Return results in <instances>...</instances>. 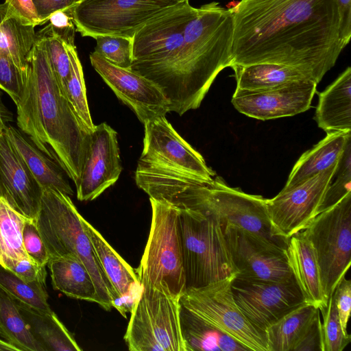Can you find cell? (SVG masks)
Instances as JSON below:
<instances>
[{
  "mask_svg": "<svg viewBox=\"0 0 351 351\" xmlns=\"http://www.w3.org/2000/svg\"><path fill=\"white\" fill-rule=\"evenodd\" d=\"M75 0H33L37 14L43 25L54 12L66 9L75 5Z\"/></svg>",
  "mask_w": 351,
  "mask_h": 351,
  "instance_id": "cell-45",
  "label": "cell"
},
{
  "mask_svg": "<svg viewBox=\"0 0 351 351\" xmlns=\"http://www.w3.org/2000/svg\"><path fill=\"white\" fill-rule=\"evenodd\" d=\"M27 219L0 197V256L17 260L30 258L23 241V230Z\"/></svg>",
  "mask_w": 351,
  "mask_h": 351,
  "instance_id": "cell-31",
  "label": "cell"
},
{
  "mask_svg": "<svg viewBox=\"0 0 351 351\" xmlns=\"http://www.w3.org/2000/svg\"><path fill=\"white\" fill-rule=\"evenodd\" d=\"M337 164L302 183L266 199L271 235L287 240L304 230L319 214L324 195L332 182Z\"/></svg>",
  "mask_w": 351,
  "mask_h": 351,
  "instance_id": "cell-13",
  "label": "cell"
},
{
  "mask_svg": "<svg viewBox=\"0 0 351 351\" xmlns=\"http://www.w3.org/2000/svg\"><path fill=\"white\" fill-rule=\"evenodd\" d=\"M81 1H82V0H75V3H79V2H80Z\"/></svg>",
  "mask_w": 351,
  "mask_h": 351,
  "instance_id": "cell-51",
  "label": "cell"
},
{
  "mask_svg": "<svg viewBox=\"0 0 351 351\" xmlns=\"http://www.w3.org/2000/svg\"><path fill=\"white\" fill-rule=\"evenodd\" d=\"M293 351H324L322 322L317 309Z\"/></svg>",
  "mask_w": 351,
  "mask_h": 351,
  "instance_id": "cell-42",
  "label": "cell"
},
{
  "mask_svg": "<svg viewBox=\"0 0 351 351\" xmlns=\"http://www.w3.org/2000/svg\"><path fill=\"white\" fill-rule=\"evenodd\" d=\"M233 32L231 8L178 3L134 34L130 69L155 83L170 112L182 115L199 108L217 75L231 66Z\"/></svg>",
  "mask_w": 351,
  "mask_h": 351,
  "instance_id": "cell-1",
  "label": "cell"
},
{
  "mask_svg": "<svg viewBox=\"0 0 351 351\" xmlns=\"http://www.w3.org/2000/svg\"><path fill=\"white\" fill-rule=\"evenodd\" d=\"M177 3L174 0H82L71 7V12L82 36L132 39L149 20Z\"/></svg>",
  "mask_w": 351,
  "mask_h": 351,
  "instance_id": "cell-9",
  "label": "cell"
},
{
  "mask_svg": "<svg viewBox=\"0 0 351 351\" xmlns=\"http://www.w3.org/2000/svg\"><path fill=\"white\" fill-rule=\"evenodd\" d=\"M23 241L28 256L39 265L47 266L49 256L35 219L26 220L23 230Z\"/></svg>",
  "mask_w": 351,
  "mask_h": 351,
  "instance_id": "cell-41",
  "label": "cell"
},
{
  "mask_svg": "<svg viewBox=\"0 0 351 351\" xmlns=\"http://www.w3.org/2000/svg\"><path fill=\"white\" fill-rule=\"evenodd\" d=\"M178 3H182V2H185V1H189V0H174Z\"/></svg>",
  "mask_w": 351,
  "mask_h": 351,
  "instance_id": "cell-50",
  "label": "cell"
},
{
  "mask_svg": "<svg viewBox=\"0 0 351 351\" xmlns=\"http://www.w3.org/2000/svg\"><path fill=\"white\" fill-rule=\"evenodd\" d=\"M317 85L314 80L306 79L267 89H235L231 101L237 110L254 119L291 117L311 108Z\"/></svg>",
  "mask_w": 351,
  "mask_h": 351,
  "instance_id": "cell-17",
  "label": "cell"
},
{
  "mask_svg": "<svg viewBox=\"0 0 351 351\" xmlns=\"http://www.w3.org/2000/svg\"><path fill=\"white\" fill-rule=\"evenodd\" d=\"M4 133L43 189H51L69 196L73 195L69 177L58 162L46 156L19 129L7 125Z\"/></svg>",
  "mask_w": 351,
  "mask_h": 351,
  "instance_id": "cell-21",
  "label": "cell"
},
{
  "mask_svg": "<svg viewBox=\"0 0 351 351\" xmlns=\"http://www.w3.org/2000/svg\"><path fill=\"white\" fill-rule=\"evenodd\" d=\"M319 309L323 317L324 351H342L350 343L351 336L342 330L333 293L327 304Z\"/></svg>",
  "mask_w": 351,
  "mask_h": 351,
  "instance_id": "cell-35",
  "label": "cell"
},
{
  "mask_svg": "<svg viewBox=\"0 0 351 351\" xmlns=\"http://www.w3.org/2000/svg\"><path fill=\"white\" fill-rule=\"evenodd\" d=\"M337 1L340 19V38L345 48L351 38V0H337Z\"/></svg>",
  "mask_w": 351,
  "mask_h": 351,
  "instance_id": "cell-46",
  "label": "cell"
},
{
  "mask_svg": "<svg viewBox=\"0 0 351 351\" xmlns=\"http://www.w3.org/2000/svg\"><path fill=\"white\" fill-rule=\"evenodd\" d=\"M0 290L17 302L36 311L49 313L52 310L48 303L45 285L39 282H28L0 265Z\"/></svg>",
  "mask_w": 351,
  "mask_h": 351,
  "instance_id": "cell-32",
  "label": "cell"
},
{
  "mask_svg": "<svg viewBox=\"0 0 351 351\" xmlns=\"http://www.w3.org/2000/svg\"><path fill=\"white\" fill-rule=\"evenodd\" d=\"M236 276L205 287L186 289L180 304L250 351H268L265 335L252 326L235 302L231 284Z\"/></svg>",
  "mask_w": 351,
  "mask_h": 351,
  "instance_id": "cell-10",
  "label": "cell"
},
{
  "mask_svg": "<svg viewBox=\"0 0 351 351\" xmlns=\"http://www.w3.org/2000/svg\"><path fill=\"white\" fill-rule=\"evenodd\" d=\"M0 351H17L15 348L0 339Z\"/></svg>",
  "mask_w": 351,
  "mask_h": 351,
  "instance_id": "cell-48",
  "label": "cell"
},
{
  "mask_svg": "<svg viewBox=\"0 0 351 351\" xmlns=\"http://www.w3.org/2000/svg\"><path fill=\"white\" fill-rule=\"evenodd\" d=\"M0 265L24 280L46 283V266L39 265L30 258L17 260L0 256Z\"/></svg>",
  "mask_w": 351,
  "mask_h": 351,
  "instance_id": "cell-40",
  "label": "cell"
},
{
  "mask_svg": "<svg viewBox=\"0 0 351 351\" xmlns=\"http://www.w3.org/2000/svg\"><path fill=\"white\" fill-rule=\"evenodd\" d=\"M289 266L305 300L319 308L328 300L322 285L315 251L304 231L288 239L286 247Z\"/></svg>",
  "mask_w": 351,
  "mask_h": 351,
  "instance_id": "cell-20",
  "label": "cell"
},
{
  "mask_svg": "<svg viewBox=\"0 0 351 351\" xmlns=\"http://www.w3.org/2000/svg\"><path fill=\"white\" fill-rule=\"evenodd\" d=\"M315 251L327 300L351 264V193L303 230Z\"/></svg>",
  "mask_w": 351,
  "mask_h": 351,
  "instance_id": "cell-8",
  "label": "cell"
},
{
  "mask_svg": "<svg viewBox=\"0 0 351 351\" xmlns=\"http://www.w3.org/2000/svg\"><path fill=\"white\" fill-rule=\"evenodd\" d=\"M1 96L0 91V125L5 128L8 123L13 121V114L3 104Z\"/></svg>",
  "mask_w": 351,
  "mask_h": 351,
  "instance_id": "cell-47",
  "label": "cell"
},
{
  "mask_svg": "<svg viewBox=\"0 0 351 351\" xmlns=\"http://www.w3.org/2000/svg\"><path fill=\"white\" fill-rule=\"evenodd\" d=\"M335 180L330 183L319 208V213L338 203L351 193V139L345 147L335 173Z\"/></svg>",
  "mask_w": 351,
  "mask_h": 351,
  "instance_id": "cell-34",
  "label": "cell"
},
{
  "mask_svg": "<svg viewBox=\"0 0 351 351\" xmlns=\"http://www.w3.org/2000/svg\"><path fill=\"white\" fill-rule=\"evenodd\" d=\"M24 75L10 58L0 53V88L16 103L22 93Z\"/></svg>",
  "mask_w": 351,
  "mask_h": 351,
  "instance_id": "cell-39",
  "label": "cell"
},
{
  "mask_svg": "<svg viewBox=\"0 0 351 351\" xmlns=\"http://www.w3.org/2000/svg\"><path fill=\"white\" fill-rule=\"evenodd\" d=\"M238 90H256L282 86L295 81L311 79L299 70L276 63H256L232 66Z\"/></svg>",
  "mask_w": 351,
  "mask_h": 351,
  "instance_id": "cell-27",
  "label": "cell"
},
{
  "mask_svg": "<svg viewBox=\"0 0 351 351\" xmlns=\"http://www.w3.org/2000/svg\"><path fill=\"white\" fill-rule=\"evenodd\" d=\"M48 25L41 29L38 34H55L69 45H74L75 25L73 19L71 7L59 10L52 13L47 19Z\"/></svg>",
  "mask_w": 351,
  "mask_h": 351,
  "instance_id": "cell-38",
  "label": "cell"
},
{
  "mask_svg": "<svg viewBox=\"0 0 351 351\" xmlns=\"http://www.w3.org/2000/svg\"><path fill=\"white\" fill-rule=\"evenodd\" d=\"M333 295L342 330L346 335H349L347 326L351 309V281L343 277L337 284Z\"/></svg>",
  "mask_w": 351,
  "mask_h": 351,
  "instance_id": "cell-43",
  "label": "cell"
},
{
  "mask_svg": "<svg viewBox=\"0 0 351 351\" xmlns=\"http://www.w3.org/2000/svg\"><path fill=\"white\" fill-rule=\"evenodd\" d=\"M318 95L314 117L318 127L326 133L351 132V68Z\"/></svg>",
  "mask_w": 351,
  "mask_h": 351,
  "instance_id": "cell-22",
  "label": "cell"
},
{
  "mask_svg": "<svg viewBox=\"0 0 351 351\" xmlns=\"http://www.w3.org/2000/svg\"><path fill=\"white\" fill-rule=\"evenodd\" d=\"M27 63L22 93L15 103L17 125L75 184L82 171L90 132L60 88L44 36L38 34Z\"/></svg>",
  "mask_w": 351,
  "mask_h": 351,
  "instance_id": "cell-3",
  "label": "cell"
},
{
  "mask_svg": "<svg viewBox=\"0 0 351 351\" xmlns=\"http://www.w3.org/2000/svg\"><path fill=\"white\" fill-rule=\"evenodd\" d=\"M90 63L116 96L135 113L138 120L146 121L170 112V103L153 82L130 69L115 66L95 51Z\"/></svg>",
  "mask_w": 351,
  "mask_h": 351,
  "instance_id": "cell-15",
  "label": "cell"
},
{
  "mask_svg": "<svg viewBox=\"0 0 351 351\" xmlns=\"http://www.w3.org/2000/svg\"><path fill=\"white\" fill-rule=\"evenodd\" d=\"M43 36H45V48L51 67L61 90L66 96L65 84L71 73V60L66 43L55 34Z\"/></svg>",
  "mask_w": 351,
  "mask_h": 351,
  "instance_id": "cell-37",
  "label": "cell"
},
{
  "mask_svg": "<svg viewBox=\"0 0 351 351\" xmlns=\"http://www.w3.org/2000/svg\"><path fill=\"white\" fill-rule=\"evenodd\" d=\"M231 10L230 67L280 64L318 84L344 49L337 0H241Z\"/></svg>",
  "mask_w": 351,
  "mask_h": 351,
  "instance_id": "cell-2",
  "label": "cell"
},
{
  "mask_svg": "<svg viewBox=\"0 0 351 351\" xmlns=\"http://www.w3.org/2000/svg\"><path fill=\"white\" fill-rule=\"evenodd\" d=\"M47 266L50 271L54 290L71 298L101 304L93 279L87 267L77 257L67 254L51 258Z\"/></svg>",
  "mask_w": 351,
  "mask_h": 351,
  "instance_id": "cell-24",
  "label": "cell"
},
{
  "mask_svg": "<svg viewBox=\"0 0 351 351\" xmlns=\"http://www.w3.org/2000/svg\"><path fill=\"white\" fill-rule=\"evenodd\" d=\"M82 223L100 265L115 293L113 308L126 317V313L131 312L142 291L136 272L84 217Z\"/></svg>",
  "mask_w": 351,
  "mask_h": 351,
  "instance_id": "cell-19",
  "label": "cell"
},
{
  "mask_svg": "<svg viewBox=\"0 0 351 351\" xmlns=\"http://www.w3.org/2000/svg\"><path fill=\"white\" fill-rule=\"evenodd\" d=\"M178 228L186 289L205 287L238 274L222 227L213 217L197 210L178 209Z\"/></svg>",
  "mask_w": 351,
  "mask_h": 351,
  "instance_id": "cell-5",
  "label": "cell"
},
{
  "mask_svg": "<svg viewBox=\"0 0 351 351\" xmlns=\"http://www.w3.org/2000/svg\"><path fill=\"white\" fill-rule=\"evenodd\" d=\"M34 27L22 24L5 3H0V53L10 58L24 75L27 57L38 38Z\"/></svg>",
  "mask_w": 351,
  "mask_h": 351,
  "instance_id": "cell-28",
  "label": "cell"
},
{
  "mask_svg": "<svg viewBox=\"0 0 351 351\" xmlns=\"http://www.w3.org/2000/svg\"><path fill=\"white\" fill-rule=\"evenodd\" d=\"M0 337L17 351H44L33 336L16 302L1 290Z\"/></svg>",
  "mask_w": 351,
  "mask_h": 351,
  "instance_id": "cell-30",
  "label": "cell"
},
{
  "mask_svg": "<svg viewBox=\"0 0 351 351\" xmlns=\"http://www.w3.org/2000/svg\"><path fill=\"white\" fill-rule=\"evenodd\" d=\"M96 40L95 52L111 64L125 69H130L132 61V42L131 38L101 35Z\"/></svg>",
  "mask_w": 351,
  "mask_h": 351,
  "instance_id": "cell-36",
  "label": "cell"
},
{
  "mask_svg": "<svg viewBox=\"0 0 351 351\" xmlns=\"http://www.w3.org/2000/svg\"><path fill=\"white\" fill-rule=\"evenodd\" d=\"M180 298L165 287L142 289L124 336L130 351H186L180 324Z\"/></svg>",
  "mask_w": 351,
  "mask_h": 351,
  "instance_id": "cell-7",
  "label": "cell"
},
{
  "mask_svg": "<svg viewBox=\"0 0 351 351\" xmlns=\"http://www.w3.org/2000/svg\"><path fill=\"white\" fill-rule=\"evenodd\" d=\"M82 217L70 196L57 190L43 189L36 221L49 259L67 254L80 259L93 279L100 306L110 311L116 295L84 230Z\"/></svg>",
  "mask_w": 351,
  "mask_h": 351,
  "instance_id": "cell-4",
  "label": "cell"
},
{
  "mask_svg": "<svg viewBox=\"0 0 351 351\" xmlns=\"http://www.w3.org/2000/svg\"><path fill=\"white\" fill-rule=\"evenodd\" d=\"M71 60V73L65 84V95L82 124L90 133L94 129L88 108L84 73L75 45L66 43Z\"/></svg>",
  "mask_w": 351,
  "mask_h": 351,
  "instance_id": "cell-33",
  "label": "cell"
},
{
  "mask_svg": "<svg viewBox=\"0 0 351 351\" xmlns=\"http://www.w3.org/2000/svg\"><path fill=\"white\" fill-rule=\"evenodd\" d=\"M350 139L351 132L327 133L324 138L300 156L283 189L300 184L337 164Z\"/></svg>",
  "mask_w": 351,
  "mask_h": 351,
  "instance_id": "cell-23",
  "label": "cell"
},
{
  "mask_svg": "<svg viewBox=\"0 0 351 351\" xmlns=\"http://www.w3.org/2000/svg\"><path fill=\"white\" fill-rule=\"evenodd\" d=\"M16 302L33 336L44 351L82 350L73 335L53 311L44 313Z\"/></svg>",
  "mask_w": 351,
  "mask_h": 351,
  "instance_id": "cell-26",
  "label": "cell"
},
{
  "mask_svg": "<svg viewBox=\"0 0 351 351\" xmlns=\"http://www.w3.org/2000/svg\"><path fill=\"white\" fill-rule=\"evenodd\" d=\"M317 309L305 303L270 326L265 331L268 351H293Z\"/></svg>",
  "mask_w": 351,
  "mask_h": 351,
  "instance_id": "cell-29",
  "label": "cell"
},
{
  "mask_svg": "<svg viewBox=\"0 0 351 351\" xmlns=\"http://www.w3.org/2000/svg\"><path fill=\"white\" fill-rule=\"evenodd\" d=\"M231 289L241 312L256 329L265 335L270 326L306 303L294 278L269 281L236 276Z\"/></svg>",
  "mask_w": 351,
  "mask_h": 351,
  "instance_id": "cell-12",
  "label": "cell"
},
{
  "mask_svg": "<svg viewBox=\"0 0 351 351\" xmlns=\"http://www.w3.org/2000/svg\"><path fill=\"white\" fill-rule=\"evenodd\" d=\"M121 171L117 132L106 123L95 125L81 175L75 184L78 200L96 199L118 180Z\"/></svg>",
  "mask_w": 351,
  "mask_h": 351,
  "instance_id": "cell-16",
  "label": "cell"
},
{
  "mask_svg": "<svg viewBox=\"0 0 351 351\" xmlns=\"http://www.w3.org/2000/svg\"><path fill=\"white\" fill-rule=\"evenodd\" d=\"M0 197H2V196H1V191H0Z\"/></svg>",
  "mask_w": 351,
  "mask_h": 351,
  "instance_id": "cell-52",
  "label": "cell"
},
{
  "mask_svg": "<svg viewBox=\"0 0 351 351\" xmlns=\"http://www.w3.org/2000/svg\"><path fill=\"white\" fill-rule=\"evenodd\" d=\"M43 190L3 131L0 135L1 196L21 214L36 220L40 207Z\"/></svg>",
  "mask_w": 351,
  "mask_h": 351,
  "instance_id": "cell-18",
  "label": "cell"
},
{
  "mask_svg": "<svg viewBox=\"0 0 351 351\" xmlns=\"http://www.w3.org/2000/svg\"><path fill=\"white\" fill-rule=\"evenodd\" d=\"M10 12L23 25L36 27L40 20L33 0H5L4 2Z\"/></svg>",
  "mask_w": 351,
  "mask_h": 351,
  "instance_id": "cell-44",
  "label": "cell"
},
{
  "mask_svg": "<svg viewBox=\"0 0 351 351\" xmlns=\"http://www.w3.org/2000/svg\"><path fill=\"white\" fill-rule=\"evenodd\" d=\"M144 128L143 148L137 166L175 171L205 182L214 179L215 171L165 116L146 121Z\"/></svg>",
  "mask_w": 351,
  "mask_h": 351,
  "instance_id": "cell-11",
  "label": "cell"
},
{
  "mask_svg": "<svg viewBox=\"0 0 351 351\" xmlns=\"http://www.w3.org/2000/svg\"><path fill=\"white\" fill-rule=\"evenodd\" d=\"M180 324L186 351H247L248 348L217 330L180 304Z\"/></svg>",
  "mask_w": 351,
  "mask_h": 351,
  "instance_id": "cell-25",
  "label": "cell"
},
{
  "mask_svg": "<svg viewBox=\"0 0 351 351\" xmlns=\"http://www.w3.org/2000/svg\"><path fill=\"white\" fill-rule=\"evenodd\" d=\"M5 128L2 127V126L0 125V135L3 132V131L5 129Z\"/></svg>",
  "mask_w": 351,
  "mask_h": 351,
  "instance_id": "cell-49",
  "label": "cell"
},
{
  "mask_svg": "<svg viewBox=\"0 0 351 351\" xmlns=\"http://www.w3.org/2000/svg\"><path fill=\"white\" fill-rule=\"evenodd\" d=\"M237 276L282 281L293 278L286 252L287 243L268 239L234 226L222 228Z\"/></svg>",
  "mask_w": 351,
  "mask_h": 351,
  "instance_id": "cell-14",
  "label": "cell"
},
{
  "mask_svg": "<svg viewBox=\"0 0 351 351\" xmlns=\"http://www.w3.org/2000/svg\"><path fill=\"white\" fill-rule=\"evenodd\" d=\"M152 223L136 274L142 289L167 287L180 298L186 290L178 228V209L149 198Z\"/></svg>",
  "mask_w": 351,
  "mask_h": 351,
  "instance_id": "cell-6",
  "label": "cell"
}]
</instances>
